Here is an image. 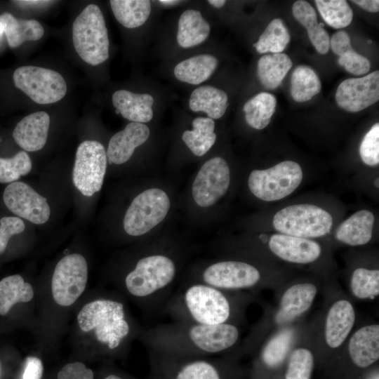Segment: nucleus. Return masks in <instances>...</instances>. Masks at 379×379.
Here are the masks:
<instances>
[{
	"instance_id": "obj_28",
	"label": "nucleus",
	"mask_w": 379,
	"mask_h": 379,
	"mask_svg": "<svg viewBox=\"0 0 379 379\" xmlns=\"http://www.w3.org/2000/svg\"><path fill=\"white\" fill-rule=\"evenodd\" d=\"M0 23L11 48H16L27 41H37L44 34V27L37 20L18 19L10 13L0 15Z\"/></svg>"
},
{
	"instance_id": "obj_26",
	"label": "nucleus",
	"mask_w": 379,
	"mask_h": 379,
	"mask_svg": "<svg viewBox=\"0 0 379 379\" xmlns=\"http://www.w3.org/2000/svg\"><path fill=\"white\" fill-rule=\"evenodd\" d=\"M210 31L208 22L199 11L187 9L178 20V44L185 48L197 46L208 38Z\"/></svg>"
},
{
	"instance_id": "obj_36",
	"label": "nucleus",
	"mask_w": 379,
	"mask_h": 379,
	"mask_svg": "<svg viewBox=\"0 0 379 379\" xmlns=\"http://www.w3.org/2000/svg\"><path fill=\"white\" fill-rule=\"evenodd\" d=\"M321 89L320 79L316 72L307 65L298 66L291 77V95L298 102L311 100Z\"/></svg>"
},
{
	"instance_id": "obj_25",
	"label": "nucleus",
	"mask_w": 379,
	"mask_h": 379,
	"mask_svg": "<svg viewBox=\"0 0 379 379\" xmlns=\"http://www.w3.org/2000/svg\"><path fill=\"white\" fill-rule=\"evenodd\" d=\"M294 18L307 32L309 39L320 54H326L329 50L330 37L322 25L318 22L314 8L306 1H296L292 6Z\"/></svg>"
},
{
	"instance_id": "obj_52",
	"label": "nucleus",
	"mask_w": 379,
	"mask_h": 379,
	"mask_svg": "<svg viewBox=\"0 0 379 379\" xmlns=\"http://www.w3.org/2000/svg\"><path fill=\"white\" fill-rule=\"evenodd\" d=\"M4 32V29H3V27L0 23V35Z\"/></svg>"
},
{
	"instance_id": "obj_51",
	"label": "nucleus",
	"mask_w": 379,
	"mask_h": 379,
	"mask_svg": "<svg viewBox=\"0 0 379 379\" xmlns=\"http://www.w3.org/2000/svg\"><path fill=\"white\" fill-rule=\"evenodd\" d=\"M103 379H125L123 377L115 374V373H110L105 376Z\"/></svg>"
},
{
	"instance_id": "obj_38",
	"label": "nucleus",
	"mask_w": 379,
	"mask_h": 379,
	"mask_svg": "<svg viewBox=\"0 0 379 379\" xmlns=\"http://www.w3.org/2000/svg\"><path fill=\"white\" fill-rule=\"evenodd\" d=\"M293 338V330L284 329L278 332L264 346L260 354L262 363L270 368L279 366L286 357Z\"/></svg>"
},
{
	"instance_id": "obj_43",
	"label": "nucleus",
	"mask_w": 379,
	"mask_h": 379,
	"mask_svg": "<svg viewBox=\"0 0 379 379\" xmlns=\"http://www.w3.org/2000/svg\"><path fill=\"white\" fill-rule=\"evenodd\" d=\"M359 155L362 161L369 166L379 164V124H375L364 135L360 147Z\"/></svg>"
},
{
	"instance_id": "obj_24",
	"label": "nucleus",
	"mask_w": 379,
	"mask_h": 379,
	"mask_svg": "<svg viewBox=\"0 0 379 379\" xmlns=\"http://www.w3.org/2000/svg\"><path fill=\"white\" fill-rule=\"evenodd\" d=\"M374 221V215L370 211H358L338 226L335 237L350 246L364 245L371 239Z\"/></svg>"
},
{
	"instance_id": "obj_22",
	"label": "nucleus",
	"mask_w": 379,
	"mask_h": 379,
	"mask_svg": "<svg viewBox=\"0 0 379 379\" xmlns=\"http://www.w3.org/2000/svg\"><path fill=\"white\" fill-rule=\"evenodd\" d=\"M317 293L316 286L311 283H300L290 286L281 298L277 321L285 324L305 313L313 303Z\"/></svg>"
},
{
	"instance_id": "obj_5",
	"label": "nucleus",
	"mask_w": 379,
	"mask_h": 379,
	"mask_svg": "<svg viewBox=\"0 0 379 379\" xmlns=\"http://www.w3.org/2000/svg\"><path fill=\"white\" fill-rule=\"evenodd\" d=\"M72 41L79 57L98 65L109 58V41L103 14L95 4L88 5L72 25Z\"/></svg>"
},
{
	"instance_id": "obj_12",
	"label": "nucleus",
	"mask_w": 379,
	"mask_h": 379,
	"mask_svg": "<svg viewBox=\"0 0 379 379\" xmlns=\"http://www.w3.org/2000/svg\"><path fill=\"white\" fill-rule=\"evenodd\" d=\"M107 163L105 147L95 140H85L77 149L72 180L84 196L91 197L102 186Z\"/></svg>"
},
{
	"instance_id": "obj_46",
	"label": "nucleus",
	"mask_w": 379,
	"mask_h": 379,
	"mask_svg": "<svg viewBox=\"0 0 379 379\" xmlns=\"http://www.w3.org/2000/svg\"><path fill=\"white\" fill-rule=\"evenodd\" d=\"M43 364L36 357L29 356L25 359L21 379H41Z\"/></svg>"
},
{
	"instance_id": "obj_33",
	"label": "nucleus",
	"mask_w": 379,
	"mask_h": 379,
	"mask_svg": "<svg viewBox=\"0 0 379 379\" xmlns=\"http://www.w3.org/2000/svg\"><path fill=\"white\" fill-rule=\"evenodd\" d=\"M32 285L19 274L8 276L0 281V315L5 316L18 302H27L34 297Z\"/></svg>"
},
{
	"instance_id": "obj_13",
	"label": "nucleus",
	"mask_w": 379,
	"mask_h": 379,
	"mask_svg": "<svg viewBox=\"0 0 379 379\" xmlns=\"http://www.w3.org/2000/svg\"><path fill=\"white\" fill-rule=\"evenodd\" d=\"M88 281V265L79 253L64 256L57 263L51 279L54 301L62 307L74 304L84 293Z\"/></svg>"
},
{
	"instance_id": "obj_39",
	"label": "nucleus",
	"mask_w": 379,
	"mask_h": 379,
	"mask_svg": "<svg viewBox=\"0 0 379 379\" xmlns=\"http://www.w3.org/2000/svg\"><path fill=\"white\" fill-rule=\"evenodd\" d=\"M316 6L324 21L335 29L348 26L353 18V11L345 0H316Z\"/></svg>"
},
{
	"instance_id": "obj_3",
	"label": "nucleus",
	"mask_w": 379,
	"mask_h": 379,
	"mask_svg": "<svg viewBox=\"0 0 379 379\" xmlns=\"http://www.w3.org/2000/svg\"><path fill=\"white\" fill-rule=\"evenodd\" d=\"M178 272V263L173 255L161 251H150L138 258L126 274L124 288L149 316L164 313L173 293Z\"/></svg>"
},
{
	"instance_id": "obj_31",
	"label": "nucleus",
	"mask_w": 379,
	"mask_h": 379,
	"mask_svg": "<svg viewBox=\"0 0 379 379\" xmlns=\"http://www.w3.org/2000/svg\"><path fill=\"white\" fill-rule=\"evenodd\" d=\"M192 130H186L182 139L190 151L197 157L204 155L214 145L215 121L209 117H199L192 121Z\"/></svg>"
},
{
	"instance_id": "obj_2",
	"label": "nucleus",
	"mask_w": 379,
	"mask_h": 379,
	"mask_svg": "<svg viewBox=\"0 0 379 379\" xmlns=\"http://www.w3.org/2000/svg\"><path fill=\"white\" fill-rule=\"evenodd\" d=\"M228 291L197 281H189L173 292L164 313L173 321L204 325L233 324L239 302Z\"/></svg>"
},
{
	"instance_id": "obj_47",
	"label": "nucleus",
	"mask_w": 379,
	"mask_h": 379,
	"mask_svg": "<svg viewBox=\"0 0 379 379\" xmlns=\"http://www.w3.org/2000/svg\"><path fill=\"white\" fill-rule=\"evenodd\" d=\"M352 1L368 12L376 13L379 11V1L378 0H354Z\"/></svg>"
},
{
	"instance_id": "obj_1",
	"label": "nucleus",
	"mask_w": 379,
	"mask_h": 379,
	"mask_svg": "<svg viewBox=\"0 0 379 379\" xmlns=\"http://www.w3.org/2000/svg\"><path fill=\"white\" fill-rule=\"evenodd\" d=\"M240 331L236 324L204 325L173 321L140 335L148 351L180 357H211L233 348Z\"/></svg>"
},
{
	"instance_id": "obj_4",
	"label": "nucleus",
	"mask_w": 379,
	"mask_h": 379,
	"mask_svg": "<svg viewBox=\"0 0 379 379\" xmlns=\"http://www.w3.org/2000/svg\"><path fill=\"white\" fill-rule=\"evenodd\" d=\"M77 323L91 333L102 348L116 352L140 331L128 318L124 303L113 298H100L86 304L79 312Z\"/></svg>"
},
{
	"instance_id": "obj_30",
	"label": "nucleus",
	"mask_w": 379,
	"mask_h": 379,
	"mask_svg": "<svg viewBox=\"0 0 379 379\" xmlns=\"http://www.w3.org/2000/svg\"><path fill=\"white\" fill-rule=\"evenodd\" d=\"M329 47L339 56L338 62L345 70L354 75L366 74L371 68L370 61L355 52L350 43L349 34L345 31L335 32L330 39Z\"/></svg>"
},
{
	"instance_id": "obj_18",
	"label": "nucleus",
	"mask_w": 379,
	"mask_h": 379,
	"mask_svg": "<svg viewBox=\"0 0 379 379\" xmlns=\"http://www.w3.org/2000/svg\"><path fill=\"white\" fill-rule=\"evenodd\" d=\"M150 131L145 124L130 122L109 140L106 151L109 164L120 165L130 159L136 147L149 138Z\"/></svg>"
},
{
	"instance_id": "obj_49",
	"label": "nucleus",
	"mask_w": 379,
	"mask_h": 379,
	"mask_svg": "<svg viewBox=\"0 0 379 379\" xmlns=\"http://www.w3.org/2000/svg\"><path fill=\"white\" fill-rule=\"evenodd\" d=\"M208 2L215 8H220L225 4V0H208Z\"/></svg>"
},
{
	"instance_id": "obj_45",
	"label": "nucleus",
	"mask_w": 379,
	"mask_h": 379,
	"mask_svg": "<svg viewBox=\"0 0 379 379\" xmlns=\"http://www.w3.org/2000/svg\"><path fill=\"white\" fill-rule=\"evenodd\" d=\"M57 379H94L93 372L81 362L65 365L58 372Z\"/></svg>"
},
{
	"instance_id": "obj_8",
	"label": "nucleus",
	"mask_w": 379,
	"mask_h": 379,
	"mask_svg": "<svg viewBox=\"0 0 379 379\" xmlns=\"http://www.w3.org/2000/svg\"><path fill=\"white\" fill-rule=\"evenodd\" d=\"M302 178L300 164L287 160L267 169L252 171L248 176V186L258 199L274 201L293 192L300 185Z\"/></svg>"
},
{
	"instance_id": "obj_10",
	"label": "nucleus",
	"mask_w": 379,
	"mask_h": 379,
	"mask_svg": "<svg viewBox=\"0 0 379 379\" xmlns=\"http://www.w3.org/2000/svg\"><path fill=\"white\" fill-rule=\"evenodd\" d=\"M261 279L259 270L241 260H220L204 266L190 281L204 283L213 287L238 291L257 286Z\"/></svg>"
},
{
	"instance_id": "obj_35",
	"label": "nucleus",
	"mask_w": 379,
	"mask_h": 379,
	"mask_svg": "<svg viewBox=\"0 0 379 379\" xmlns=\"http://www.w3.org/2000/svg\"><path fill=\"white\" fill-rule=\"evenodd\" d=\"M276 105L277 99L273 94L261 92L255 95L243 107L246 123L257 130L265 128L271 121Z\"/></svg>"
},
{
	"instance_id": "obj_21",
	"label": "nucleus",
	"mask_w": 379,
	"mask_h": 379,
	"mask_svg": "<svg viewBox=\"0 0 379 379\" xmlns=\"http://www.w3.org/2000/svg\"><path fill=\"white\" fill-rule=\"evenodd\" d=\"M349 355L359 368H366L379 359V325L362 326L352 335L348 344Z\"/></svg>"
},
{
	"instance_id": "obj_16",
	"label": "nucleus",
	"mask_w": 379,
	"mask_h": 379,
	"mask_svg": "<svg viewBox=\"0 0 379 379\" xmlns=\"http://www.w3.org/2000/svg\"><path fill=\"white\" fill-rule=\"evenodd\" d=\"M335 102L343 109L357 112L379 100V72L342 81L335 93Z\"/></svg>"
},
{
	"instance_id": "obj_11",
	"label": "nucleus",
	"mask_w": 379,
	"mask_h": 379,
	"mask_svg": "<svg viewBox=\"0 0 379 379\" xmlns=\"http://www.w3.org/2000/svg\"><path fill=\"white\" fill-rule=\"evenodd\" d=\"M15 87L38 104H51L63 98L67 84L58 72L36 66H22L13 75Z\"/></svg>"
},
{
	"instance_id": "obj_7",
	"label": "nucleus",
	"mask_w": 379,
	"mask_h": 379,
	"mask_svg": "<svg viewBox=\"0 0 379 379\" xmlns=\"http://www.w3.org/2000/svg\"><path fill=\"white\" fill-rule=\"evenodd\" d=\"M272 224L281 234L306 239L317 238L330 232L333 218L328 212L316 205L295 204L277 211Z\"/></svg>"
},
{
	"instance_id": "obj_41",
	"label": "nucleus",
	"mask_w": 379,
	"mask_h": 379,
	"mask_svg": "<svg viewBox=\"0 0 379 379\" xmlns=\"http://www.w3.org/2000/svg\"><path fill=\"white\" fill-rule=\"evenodd\" d=\"M32 166L31 159L24 150L12 157H0V182H16L21 176L30 172Z\"/></svg>"
},
{
	"instance_id": "obj_53",
	"label": "nucleus",
	"mask_w": 379,
	"mask_h": 379,
	"mask_svg": "<svg viewBox=\"0 0 379 379\" xmlns=\"http://www.w3.org/2000/svg\"><path fill=\"white\" fill-rule=\"evenodd\" d=\"M375 185L378 187V178L375 180Z\"/></svg>"
},
{
	"instance_id": "obj_40",
	"label": "nucleus",
	"mask_w": 379,
	"mask_h": 379,
	"mask_svg": "<svg viewBox=\"0 0 379 379\" xmlns=\"http://www.w3.org/2000/svg\"><path fill=\"white\" fill-rule=\"evenodd\" d=\"M352 294L359 299L372 298L379 294V270L359 267L351 277Z\"/></svg>"
},
{
	"instance_id": "obj_34",
	"label": "nucleus",
	"mask_w": 379,
	"mask_h": 379,
	"mask_svg": "<svg viewBox=\"0 0 379 379\" xmlns=\"http://www.w3.org/2000/svg\"><path fill=\"white\" fill-rule=\"evenodd\" d=\"M109 3L117 21L129 29L142 25L151 13L148 0H111Z\"/></svg>"
},
{
	"instance_id": "obj_20",
	"label": "nucleus",
	"mask_w": 379,
	"mask_h": 379,
	"mask_svg": "<svg viewBox=\"0 0 379 379\" xmlns=\"http://www.w3.org/2000/svg\"><path fill=\"white\" fill-rule=\"evenodd\" d=\"M355 321L352 303L344 299L335 301L329 308L325 322L324 338L331 348L339 347L347 339Z\"/></svg>"
},
{
	"instance_id": "obj_37",
	"label": "nucleus",
	"mask_w": 379,
	"mask_h": 379,
	"mask_svg": "<svg viewBox=\"0 0 379 379\" xmlns=\"http://www.w3.org/2000/svg\"><path fill=\"white\" fill-rule=\"evenodd\" d=\"M291 40L290 34L282 20L273 19L253 46L259 53H280Z\"/></svg>"
},
{
	"instance_id": "obj_54",
	"label": "nucleus",
	"mask_w": 379,
	"mask_h": 379,
	"mask_svg": "<svg viewBox=\"0 0 379 379\" xmlns=\"http://www.w3.org/2000/svg\"><path fill=\"white\" fill-rule=\"evenodd\" d=\"M377 379H378V378H377Z\"/></svg>"
},
{
	"instance_id": "obj_17",
	"label": "nucleus",
	"mask_w": 379,
	"mask_h": 379,
	"mask_svg": "<svg viewBox=\"0 0 379 379\" xmlns=\"http://www.w3.org/2000/svg\"><path fill=\"white\" fill-rule=\"evenodd\" d=\"M270 251L283 260L307 264L321 254V246L314 240L284 234H274L269 239Z\"/></svg>"
},
{
	"instance_id": "obj_19",
	"label": "nucleus",
	"mask_w": 379,
	"mask_h": 379,
	"mask_svg": "<svg viewBox=\"0 0 379 379\" xmlns=\"http://www.w3.org/2000/svg\"><path fill=\"white\" fill-rule=\"evenodd\" d=\"M49 125V115L43 111L36 112L25 117L17 124L13 137L24 151H39L46 142Z\"/></svg>"
},
{
	"instance_id": "obj_32",
	"label": "nucleus",
	"mask_w": 379,
	"mask_h": 379,
	"mask_svg": "<svg viewBox=\"0 0 379 379\" xmlns=\"http://www.w3.org/2000/svg\"><path fill=\"white\" fill-rule=\"evenodd\" d=\"M293 66L285 53L266 54L258 61L257 74L261 84L268 89L277 88Z\"/></svg>"
},
{
	"instance_id": "obj_29",
	"label": "nucleus",
	"mask_w": 379,
	"mask_h": 379,
	"mask_svg": "<svg viewBox=\"0 0 379 379\" xmlns=\"http://www.w3.org/2000/svg\"><path fill=\"white\" fill-rule=\"evenodd\" d=\"M218 59L211 54H200L180 62L174 68L177 79L198 85L208 79L215 70Z\"/></svg>"
},
{
	"instance_id": "obj_42",
	"label": "nucleus",
	"mask_w": 379,
	"mask_h": 379,
	"mask_svg": "<svg viewBox=\"0 0 379 379\" xmlns=\"http://www.w3.org/2000/svg\"><path fill=\"white\" fill-rule=\"evenodd\" d=\"M314 365V356L310 350L295 349L290 355L285 379H310Z\"/></svg>"
},
{
	"instance_id": "obj_14",
	"label": "nucleus",
	"mask_w": 379,
	"mask_h": 379,
	"mask_svg": "<svg viewBox=\"0 0 379 379\" xmlns=\"http://www.w3.org/2000/svg\"><path fill=\"white\" fill-rule=\"evenodd\" d=\"M230 185V170L227 161L215 157L206 161L196 175L192 185V195L200 207L215 204L227 192Z\"/></svg>"
},
{
	"instance_id": "obj_50",
	"label": "nucleus",
	"mask_w": 379,
	"mask_h": 379,
	"mask_svg": "<svg viewBox=\"0 0 379 379\" xmlns=\"http://www.w3.org/2000/svg\"><path fill=\"white\" fill-rule=\"evenodd\" d=\"M161 4L166 5V6H173L178 3H179V1H175V0H160L159 1Z\"/></svg>"
},
{
	"instance_id": "obj_48",
	"label": "nucleus",
	"mask_w": 379,
	"mask_h": 379,
	"mask_svg": "<svg viewBox=\"0 0 379 379\" xmlns=\"http://www.w3.org/2000/svg\"><path fill=\"white\" fill-rule=\"evenodd\" d=\"M16 4H18L20 6H39V5H44L47 4L48 3L52 2L51 1H36V0H31V1H15Z\"/></svg>"
},
{
	"instance_id": "obj_15",
	"label": "nucleus",
	"mask_w": 379,
	"mask_h": 379,
	"mask_svg": "<svg viewBox=\"0 0 379 379\" xmlns=\"http://www.w3.org/2000/svg\"><path fill=\"white\" fill-rule=\"evenodd\" d=\"M3 199L12 213L32 223L41 225L50 218L51 209L47 199L27 183L8 184L4 190Z\"/></svg>"
},
{
	"instance_id": "obj_44",
	"label": "nucleus",
	"mask_w": 379,
	"mask_h": 379,
	"mask_svg": "<svg viewBox=\"0 0 379 379\" xmlns=\"http://www.w3.org/2000/svg\"><path fill=\"white\" fill-rule=\"evenodd\" d=\"M25 228V223L18 217H3L0 220V255L6 250L11 237L20 234Z\"/></svg>"
},
{
	"instance_id": "obj_23",
	"label": "nucleus",
	"mask_w": 379,
	"mask_h": 379,
	"mask_svg": "<svg viewBox=\"0 0 379 379\" xmlns=\"http://www.w3.org/2000/svg\"><path fill=\"white\" fill-rule=\"evenodd\" d=\"M112 101L116 112L131 122L145 124L153 117L154 98L150 94L119 90L113 93Z\"/></svg>"
},
{
	"instance_id": "obj_6",
	"label": "nucleus",
	"mask_w": 379,
	"mask_h": 379,
	"mask_svg": "<svg viewBox=\"0 0 379 379\" xmlns=\"http://www.w3.org/2000/svg\"><path fill=\"white\" fill-rule=\"evenodd\" d=\"M148 352L151 379H224L220 362L211 357Z\"/></svg>"
},
{
	"instance_id": "obj_27",
	"label": "nucleus",
	"mask_w": 379,
	"mask_h": 379,
	"mask_svg": "<svg viewBox=\"0 0 379 379\" xmlns=\"http://www.w3.org/2000/svg\"><path fill=\"white\" fill-rule=\"evenodd\" d=\"M227 93L211 86L197 88L191 93L189 106L193 112H204L208 117L218 119L222 117L228 107Z\"/></svg>"
},
{
	"instance_id": "obj_9",
	"label": "nucleus",
	"mask_w": 379,
	"mask_h": 379,
	"mask_svg": "<svg viewBox=\"0 0 379 379\" xmlns=\"http://www.w3.org/2000/svg\"><path fill=\"white\" fill-rule=\"evenodd\" d=\"M171 208L167 193L157 187L149 188L131 201L124 218V229L132 237L148 233L166 217Z\"/></svg>"
}]
</instances>
